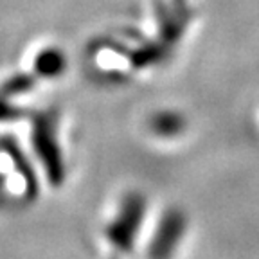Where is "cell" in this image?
I'll return each instance as SVG.
<instances>
[{
  "label": "cell",
  "mask_w": 259,
  "mask_h": 259,
  "mask_svg": "<svg viewBox=\"0 0 259 259\" xmlns=\"http://www.w3.org/2000/svg\"><path fill=\"white\" fill-rule=\"evenodd\" d=\"M144 212L146 200L139 193L128 194L122 200L117 214L113 216V220L108 225V231H106V236H108V241L112 243V247L119 248L121 252L132 250Z\"/></svg>",
  "instance_id": "obj_1"
},
{
  "label": "cell",
  "mask_w": 259,
  "mask_h": 259,
  "mask_svg": "<svg viewBox=\"0 0 259 259\" xmlns=\"http://www.w3.org/2000/svg\"><path fill=\"white\" fill-rule=\"evenodd\" d=\"M32 139H34V150H36L41 164L47 169L49 180L53 184H60L65 177V167H63V158H61V151H60V146H58L53 126L49 124L45 119H40L34 124Z\"/></svg>",
  "instance_id": "obj_2"
},
{
  "label": "cell",
  "mask_w": 259,
  "mask_h": 259,
  "mask_svg": "<svg viewBox=\"0 0 259 259\" xmlns=\"http://www.w3.org/2000/svg\"><path fill=\"white\" fill-rule=\"evenodd\" d=\"M184 229H186V218L180 210H167L162 222L158 223L157 232L151 239L150 257L151 259H169L175 248L178 247V241L182 239Z\"/></svg>",
  "instance_id": "obj_3"
},
{
  "label": "cell",
  "mask_w": 259,
  "mask_h": 259,
  "mask_svg": "<svg viewBox=\"0 0 259 259\" xmlns=\"http://www.w3.org/2000/svg\"><path fill=\"white\" fill-rule=\"evenodd\" d=\"M34 67H36V70L41 76H58V74H61V70L65 67V56L56 49H47V51L38 54Z\"/></svg>",
  "instance_id": "obj_4"
},
{
  "label": "cell",
  "mask_w": 259,
  "mask_h": 259,
  "mask_svg": "<svg viewBox=\"0 0 259 259\" xmlns=\"http://www.w3.org/2000/svg\"><path fill=\"white\" fill-rule=\"evenodd\" d=\"M184 126V119L178 115V113L164 112L157 113L151 121V128H153L155 134L164 135V137H171V135H177Z\"/></svg>",
  "instance_id": "obj_5"
}]
</instances>
